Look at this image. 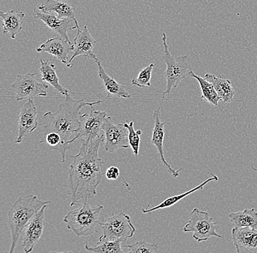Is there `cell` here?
Instances as JSON below:
<instances>
[{"label": "cell", "instance_id": "13", "mask_svg": "<svg viewBox=\"0 0 257 253\" xmlns=\"http://www.w3.org/2000/svg\"><path fill=\"white\" fill-rule=\"evenodd\" d=\"M37 52L48 53L50 55L55 57L67 67H72L70 65L69 56H72L74 51V43L67 41L62 37L53 38L48 40L37 48Z\"/></svg>", "mask_w": 257, "mask_h": 253}, {"label": "cell", "instance_id": "30", "mask_svg": "<svg viewBox=\"0 0 257 253\" xmlns=\"http://www.w3.org/2000/svg\"><path fill=\"white\" fill-rule=\"evenodd\" d=\"M40 143L48 144L51 147V149L59 151L61 147V143H62V139L57 133H48L46 135H43V138L40 140Z\"/></svg>", "mask_w": 257, "mask_h": 253}, {"label": "cell", "instance_id": "9", "mask_svg": "<svg viewBox=\"0 0 257 253\" xmlns=\"http://www.w3.org/2000/svg\"><path fill=\"white\" fill-rule=\"evenodd\" d=\"M107 117L105 112L98 111L94 110V106L90 107L89 113L80 115V127L72 144L78 139L93 140L102 136V125Z\"/></svg>", "mask_w": 257, "mask_h": 253}, {"label": "cell", "instance_id": "19", "mask_svg": "<svg viewBox=\"0 0 257 253\" xmlns=\"http://www.w3.org/2000/svg\"><path fill=\"white\" fill-rule=\"evenodd\" d=\"M96 63L98 67V75L103 83L104 89L108 95L107 97H117V98L131 99L132 94H130L127 88L118 83L114 78L106 73L100 61H96Z\"/></svg>", "mask_w": 257, "mask_h": 253}, {"label": "cell", "instance_id": "4", "mask_svg": "<svg viewBox=\"0 0 257 253\" xmlns=\"http://www.w3.org/2000/svg\"><path fill=\"white\" fill-rule=\"evenodd\" d=\"M103 209L102 205L88 204L84 201L76 209L67 212L63 221L67 228L77 236H90L101 229L100 217Z\"/></svg>", "mask_w": 257, "mask_h": 253}, {"label": "cell", "instance_id": "28", "mask_svg": "<svg viewBox=\"0 0 257 253\" xmlns=\"http://www.w3.org/2000/svg\"><path fill=\"white\" fill-rule=\"evenodd\" d=\"M156 64H151L148 67L142 69L138 77L132 80V84L140 88L150 87L152 72Z\"/></svg>", "mask_w": 257, "mask_h": 253}, {"label": "cell", "instance_id": "15", "mask_svg": "<svg viewBox=\"0 0 257 253\" xmlns=\"http://www.w3.org/2000/svg\"><path fill=\"white\" fill-rule=\"evenodd\" d=\"M74 51L70 59V65L72 66V62L78 57L89 58L93 60H99L94 52L96 45V41L88 31L87 26L83 27V30H78L76 36L74 39Z\"/></svg>", "mask_w": 257, "mask_h": 253}, {"label": "cell", "instance_id": "3", "mask_svg": "<svg viewBox=\"0 0 257 253\" xmlns=\"http://www.w3.org/2000/svg\"><path fill=\"white\" fill-rule=\"evenodd\" d=\"M51 201L40 200L35 195L20 197L8 211V225L11 230V243L9 253L15 251L19 238L23 233L27 224L43 206L51 204Z\"/></svg>", "mask_w": 257, "mask_h": 253}, {"label": "cell", "instance_id": "31", "mask_svg": "<svg viewBox=\"0 0 257 253\" xmlns=\"http://www.w3.org/2000/svg\"><path fill=\"white\" fill-rule=\"evenodd\" d=\"M120 175V171L117 166H111L106 170L105 176L108 180H115Z\"/></svg>", "mask_w": 257, "mask_h": 253}, {"label": "cell", "instance_id": "2", "mask_svg": "<svg viewBox=\"0 0 257 253\" xmlns=\"http://www.w3.org/2000/svg\"><path fill=\"white\" fill-rule=\"evenodd\" d=\"M102 102L100 100L89 102L83 99H75L68 94L65 96L55 113L48 111L43 115V118L46 120V123L42 124L44 125L43 135L55 132L59 134L62 139L61 147L58 152L62 156V162H65L67 150L74 147L72 145V140L76 136L80 127V110L84 107L94 106Z\"/></svg>", "mask_w": 257, "mask_h": 253}, {"label": "cell", "instance_id": "18", "mask_svg": "<svg viewBox=\"0 0 257 253\" xmlns=\"http://www.w3.org/2000/svg\"><path fill=\"white\" fill-rule=\"evenodd\" d=\"M38 9L43 13H53L59 18H68L75 22L77 30H80L79 25L77 20L75 8L72 7L67 1L62 0H46L43 4L38 6Z\"/></svg>", "mask_w": 257, "mask_h": 253}, {"label": "cell", "instance_id": "1", "mask_svg": "<svg viewBox=\"0 0 257 253\" xmlns=\"http://www.w3.org/2000/svg\"><path fill=\"white\" fill-rule=\"evenodd\" d=\"M104 142V134L93 140L82 139L78 154L71 156L72 163L68 174V188L70 190V206L78 205L94 198L97 187L102 179L104 162L99 156L101 144Z\"/></svg>", "mask_w": 257, "mask_h": 253}, {"label": "cell", "instance_id": "14", "mask_svg": "<svg viewBox=\"0 0 257 253\" xmlns=\"http://www.w3.org/2000/svg\"><path fill=\"white\" fill-rule=\"evenodd\" d=\"M34 13L35 15L33 18L42 21L51 31L60 35L67 41L71 42L69 39L68 32L77 29L75 24L73 25L75 22L72 19H62L53 13H43L38 9H34Z\"/></svg>", "mask_w": 257, "mask_h": 253}, {"label": "cell", "instance_id": "20", "mask_svg": "<svg viewBox=\"0 0 257 253\" xmlns=\"http://www.w3.org/2000/svg\"><path fill=\"white\" fill-rule=\"evenodd\" d=\"M204 78L213 85L220 100L224 103H230L232 102L235 95V91L232 83L226 76L222 75L216 76L212 74L206 73Z\"/></svg>", "mask_w": 257, "mask_h": 253}, {"label": "cell", "instance_id": "8", "mask_svg": "<svg viewBox=\"0 0 257 253\" xmlns=\"http://www.w3.org/2000/svg\"><path fill=\"white\" fill-rule=\"evenodd\" d=\"M36 75L37 73H30L17 75L16 81L11 85V88L15 91L16 99L18 102L33 97H47V83L38 81L35 78Z\"/></svg>", "mask_w": 257, "mask_h": 253}, {"label": "cell", "instance_id": "17", "mask_svg": "<svg viewBox=\"0 0 257 253\" xmlns=\"http://www.w3.org/2000/svg\"><path fill=\"white\" fill-rule=\"evenodd\" d=\"M233 244L237 253H257V229L242 227L232 230Z\"/></svg>", "mask_w": 257, "mask_h": 253}, {"label": "cell", "instance_id": "24", "mask_svg": "<svg viewBox=\"0 0 257 253\" xmlns=\"http://www.w3.org/2000/svg\"><path fill=\"white\" fill-rule=\"evenodd\" d=\"M234 228H249L257 229V212L254 208L245 209L243 211L229 213L228 216Z\"/></svg>", "mask_w": 257, "mask_h": 253}, {"label": "cell", "instance_id": "7", "mask_svg": "<svg viewBox=\"0 0 257 253\" xmlns=\"http://www.w3.org/2000/svg\"><path fill=\"white\" fill-rule=\"evenodd\" d=\"M218 228V223L213 222L208 212L200 210L198 208H194L190 214V219L185 225L183 230L192 232L193 238L200 242L210 239L212 236L223 238L221 235L216 233Z\"/></svg>", "mask_w": 257, "mask_h": 253}, {"label": "cell", "instance_id": "26", "mask_svg": "<svg viewBox=\"0 0 257 253\" xmlns=\"http://www.w3.org/2000/svg\"><path fill=\"white\" fill-rule=\"evenodd\" d=\"M122 240H102L98 241L94 246H89L88 242L85 244V249L90 252L96 253H122L121 243Z\"/></svg>", "mask_w": 257, "mask_h": 253}, {"label": "cell", "instance_id": "11", "mask_svg": "<svg viewBox=\"0 0 257 253\" xmlns=\"http://www.w3.org/2000/svg\"><path fill=\"white\" fill-rule=\"evenodd\" d=\"M38 112L33 99H29L21 110L19 116V134L16 143H22L24 139L38 128Z\"/></svg>", "mask_w": 257, "mask_h": 253}, {"label": "cell", "instance_id": "22", "mask_svg": "<svg viewBox=\"0 0 257 253\" xmlns=\"http://www.w3.org/2000/svg\"><path fill=\"white\" fill-rule=\"evenodd\" d=\"M0 17L3 19V33L10 34L12 39H16L18 34L23 29L24 13H16L15 11L0 12Z\"/></svg>", "mask_w": 257, "mask_h": 253}, {"label": "cell", "instance_id": "6", "mask_svg": "<svg viewBox=\"0 0 257 253\" xmlns=\"http://www.w3.org/2000/svg\"><path fill=\"white\" fill-rule=\"evenodd\" d=\"M102 234L99 241L120 239L126 241L132 238L136 232V227L132 223L131 217L124 212L112 213L110 217L104 219L101 224Z\"/></svg>", "mask_w": 257, "mask_h": 253}, {"label": "cell", "instance_id": "23", "mask_svg": "<svg viewBox=\"0 0 257 253\" xmlns=\"http://www.w3.org/2000/svg\"><path fill=\"white\" fill-rule=\"evenodd\" d=\"M208 174H210V175H211V177L208 178V180L204 181V182H202V183H201L200 185H197L195 188L191 189V190H188V191L185 192L184 193H181V194L169 197L167 199L164 200L160 204L154 206V207L151 208V209H143V213L146 214V213L152 212H154V211L158 210V209H165V208L173 206V205H175L177 204V203L179 202L180 201H181V200H182L183 198H184L185 197L192 194V193H194V192L197 191V190L203 188V187L205 186V185H207V184L211 182V181L218 180V176H216V174L210 172H208Z\"/></svg>", "mask_w": 257, "mask_h": 253}, {"label": "cell", "instance_id": "21", "mask_svg": "<svg viewBox=\"0 0 257 253\" xmlns=\"http://www.w3.org/2000/svg\"><path fill=\"white\" fill-rule=\"evenodd\" d=\"M40 62L41 81L47 83V84L51 85L56 91H59L64 97L70 94L68 90L66 89L59 83V77H58L56 72L57 67H56L55 65L51 64V59L46 61L43 58H40Z\"/></svg>", "mask_w": 257, "mask_h": 253}, {"label": "cell", "instance_id": "29", "mask_svg": "<svg viewBox=\"0 0 257 253\" xmlns=\"http://www.w3.org/2000/svg\"><path fill=\"white\" fill-rule=\"evenodd\" d=\"M128 252L155 253L158 252V245L150 244L145 241H138L130 245H123Z\"/></svg>", "mask_w": 257, "mask_h": 253}, {"label": "cell", "instance_id": "12", "mask_svg": "<svg viewBox=\"0 0 257 253\" xmlns=\"http://www.w3.org/2000/svg\"><path fill=\"white\" fill-rule=\"evenodd\" d=\"M46 206H43L41 209L34 216L24 230L22 247L26 253L32 252L35 245L39 241L43 235L45 226V211Z\"/></svg>", "mask_w": 257, "mask_h": 253}, {"label": "cell", "instance_id": "5", "mask_svg": "<svg viewBox=\"0 0 257 253\" xmlns=\"http://www.w3.org/2000/svg\"><path fill=\"white\" fill-rule=\"evenodd\" d=\"M167 38H168L166 34L162 33V40L163 43L164 53L163 57L161 61H163L166 64L165 77L167 81L166 90L163 92H160L163 95L162 99L165 98L166 96L170 95L173 89H176L181 84V81L189 75V73L192 71L187 62V59L189 55L173 57L169 50Z\"/></svg>", "mask_w": 257, "mask_h": 253}, {"label": "cell", "instance_id": "25", "mask_svg": "<svg viewBox=\"0 0 257 253\" xmlns=\"http://www.w3.org/2000/svg\"><path fill=\"white\" fill-rule=\"evenodd\" d=\"M189 76L195 78L198 81L201 91H202V99L205 102L210 103V105L218 106L220 98L213 85L208 80L205 79V78H202V77L198 76V75L193 73L192 70L189 73Z\"/></svg>", "mask_w": 257, "mask_h": 253}, {"label": "cell", "instance_id": "27", "mask_svg": "<svg viewBox=\"0 0 257 253\" xmlns=\"http://www.w3.org/2000/svg\"><path fill=\"white\" fill-rule=\"evenodd\" d=\"M125 127L127 129L128 135V143L130 146L133 149V153L136 156H138L139 154L140 144H141V136L142 134V131L136 130L135 129V124L133 121L130 123H123Z\"/></svg>", "mask_w": 257, "mask_h": 253}, {"label": "cell", "instance_id": "16", "mask_svg": "<svg viewBox=\"0 0 257 253\" xmlns=\"http://www.w3.org/2000/svg\"><path fill=\"white\" fill-rule=\"evenodd\" d=\"M153 118L154 120V126L153 129L152 138L151 140V143L157 147V152H158L159 157H160L161 161L163 164L166 166L168 169V172L173 176L174 178L178 177L179 172L182 170L181 169L176 170L171 167L170 163L166 161L165 157V153H164V138H165V123L161 121V108L155 110L153 113Z\"/></svg>", "mask_w": 257, "mask_h": 253}, {"label": "cell", "instance_id": "10", "mask_svg": "<svg viewBox=\"0 0 257 253\" xmlns=\"http://www.w3.org/2000/svg\"><path fill=\"white\" fill-rule=\"evenodd\" d=\"M104 134V149L109 153H114L119 148H128L127 129L123 123L115 124L112 122L111 117H107L102 125Z\"/></svg>", "mask_w": 257, "mask_h": 253}]
</instances>
